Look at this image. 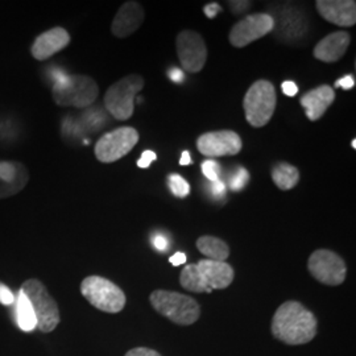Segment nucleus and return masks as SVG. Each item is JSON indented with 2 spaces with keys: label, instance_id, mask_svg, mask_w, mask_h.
<instances>
[{
  "label": "nucleus",
  "instance_id": "18",
  "mask_svg": "<svg viewBox=\"0 0 356 356\" xmlns=\"http://www.w3.org/2000/svg\"><path fill=\"white\" fill-rule=\"evenodd\" d=\"M335 101V91L327 85H322L319 88L310 90L302 95L301 106L305 108V114L309 120L316 122L321 119L327 108Z\"/></svg>",
  "mask_w": 356,
  "mask_h": 356
},
{
  "label": "nucleus",
  "instance_id": "24",
  "mask_svg": "<svg viewBox=\"0 0 356 356\" xmlns=\"http://www.w3.org/2000/svg\"><path fill=\"white\" fill-rule=\"evenodd\" d=\"M202 173L204 177L207 178L210 182H214L216 179H219L220 176V165L219 163H216L214 160H206L202 163Z\"/></svg>",
  "mask_w": 356,
  "mask_h": 356
},
{
  "label": "nucleus",
  "instance_id": "32",
  "mask_svg": "<svg viewBox=\"0 0 356 356\" xmlns=\"http://www.w3.org/2000/svg\"><path fill=\"white\" fill-rule=\"evenodd\" d=\"M231 4V10L235 13H242L250 8L251 1H229Z\"/></svg>",
  "mask_w": 356,
  "mask_h": 356
},
{
  "label": "nucleus",
  "instance_id": "5",
  "mask_svg": "<svg viewBox=\"0 0 356 356\" xmlns=\"http://www.w3.org/2000/svg\"><path fill=\"white\" fill-rule=\"evenodd\" d=\"M97 82L88 76H66L54 82L53 98L58 106L85 108L98 98Z\"/></svg>",
  "mask_w": 356,
  "mask_h": 356
},
{
  "label": "nucleus",
  "instance_id": "33",
  "mask_svg": "<svg viewBox=\"0 0 356 356\" xmlns=\"http://www.w3.org/2000/svg\"><path fill=\"white\" fill-rule=\"evenodd\" d=\"M204 13H206V16L209 17V19H213V17H216V13H220L222 11V7L219 6V4H216V3H213V4H209V6H206L204 7Z\"/></svg>",
  "mask_w": 356,
  "mask_h": 356
},
{
  "label": "nucleus",
  "instance_id": "3",
  "mask_svg": "<svg viewBox=\"0 0 356 356\" xmlns=\"http://www.w3.org/2000/svg\"><path fill=\"white\" fill-rule=\"evenodd\" d=\"M153 309L179 326H191L201 317V307L191 296L157 289L149 296Z\"/></svg>",
  "mask_w": 356,
  "mask_h": 356
},
{
  "label": "nucleus",
  "instance_id": "17",
  "mask_svg": "<svg viewBox=\"0 0 356 356\" xmlns=\"http://www.w3.org/2000/svg\"><path fill=\"white\" fill-rule=\"evenodd\" d=\"M351 38L347 32L338 31L322 38L314 48V57L326 64H332L339 61L350 47Z\"/></svg>",
  "mask_w": 356,
  "mask_h": 356
},
{
  "label": "nucleus",
  "instance_id": "13",
  "mask_svg": "<svg viewBox=\"0 0 356 356\" xmlns=\"http://www.w3.org/2000/svg\"><path fill=\"white\" fill-rule=\"evenodd\" d=\"M197 148L204 156H235L242 151L243 143L241 136L234 131H213L198 138Z\"/></svg>",
  "mask_w": 356,
  "mask_h": 356
},
{
  "label": "nucleus",
  "instance_id": "35",
  "mask_svg": "<svg viewBox=\"0 0 356 356\" xmlns=\"http://www.w3.org/2000/svg\"><path fill=\"white\" fill-rule=\"evenodd\" d=\"M169 76H170V79L173 81V82H182L184 81V78H185V74H184V72L181 70V69H178V67H173L170 72H169Z\"/></svg>",
  "mask_w": 356,
  "mask_h": 356
},
{
  "label": "nucleus",
  "instance_id": "28",
  "mask_svg": "<svg viewBox=\"0 0 356 356\" xmlns=\"http://www.w3.org/2000/svg\"><path fill=\"white\" fill-rule=\"evenodd\" d=\"M124 356H161L157 351H154L152 348H147V347H136L129 350Z\"/></svg>",
  "mask_w": 356,
  "mask_h": 356
},
{
  "label": "nucleus",
  "instance_id": "20",
  "mask_svg": "<svg viewBox=\"0 0 356 356\" xmlns=\"http://www.w3.org/2000/svg\"><path fill=\"white\" fill-rule=\"evenodd\" d=\"M16 321L19 327L26 332H31L38 327V319L29 300L24 293L19 292L16 301Z\"/></svg>",
  "mask_w": 356,
  "mask_h": 356
},
{
  "label": "nucleus",
  "instance_id": "14",
  "mask_svg": "<svg viewBox=\"0 0 356 356\" xmlns=\"http://www.w3.org/2000/svg\"><path fill=\"white\" fill-rule=\"evenodd\" d=\"M316 8L331 24L354 26L356 24V1L354 0H318Z\"/></svg>",
  "mask_w": 356,
  "mask_h": 356
},
{
  "label": "nucleus",
  "instance_id": "25",
  "mask_svg": "<svg viewBox=\"0 0 356 356\" xmlns=\"http://www.w3.org/2000/svg\"><path fill=\"white\" fill-rule=\"evenodd\" d=\"M156 160H157V154L156 153L153 152V151H144L143 154H141L140 160L138 161V166L143 168V169H147Z\"/></svg>",
  "mask_w": 356,
  "mask_h": 356
},
{
  "label": "nucleus",
  "instance_id": "15",
  "mask_svg": "<svg viewBox=\"0 0 356 356\" xmlns=\"http://www.w3.org/2000/svg\"><path fill=\"white\" fill-rule=\"evenodd\" d=\"M144 22V10L138 1H126L116 13L111 26L115 38H126L135 33Z\"/></svg>",
  "mask_w": 356,
  "mask_h": 356
},
{
  "label": "nucleus",
  "instance_id": "27",
  "mask_svg": "<svg viewBox=\"0 0 356 356\" xmlns=\"http://www.w3.org/2000/svg\"><path fill=\"white\" fill-rule=\"evenodd\" d=\"M0 302L6 306L13 305L15 302L13 292L3 284H0Z\"/></svg>",
  "mask_w": 356,
  "mask_h": 356
},
{
  "label": "nucleus",
  "instance_id": "6",
  "mask_svg": "<svg viewBox=\"0 0 356 356\" xmlns=\"http://www.w3.org/2000/svg\"><path fill=\"white\" fill-rule=\"evenodd\" d=\"M144 88V78L129 74L111 85L104 95V106L116 120H127L135 110V97Z\"/></svg>",
  "mask_w": 356,
  "mask_h": 356
},
{
  "label": "nucleus",
  "instance_id": "16",
  "mask_svg": "<svg viewBox=\"0 0 356 356\" xmlns=\"http://www.w3.org/2000/svg\"><path fill=\"white\" fill-rule=\"evenodd\" d=\"M69 42L70 35L67 33V31L61 26H56L44 32L35 40L31 48V53L38 61H44L51 58L53 54L65 49L69 45Z\"/></svg>",
  "mask_w": 356,
  "mask_h": 356
},
{
  "label": "nucleus",
  "instance_id": "22",
  "mask_svg": "<svg viewBox=\"0 0 356 356\" xmlns=\"http://www.w3.org/2000/svg\"><path fill=\"white\" fill-rule=\"evenodd\" d=\"M168 185H169V189L170 191L178 197V198H186L191 193V185L189 182L179 176V175H169L168 177Z\"/></svg>",
  "mask_w": 356,
  "mask_h": 356
},
{
  "label": "nucleus",
  "instance_id": "21",
  "mask_svg": "<svg viewBox=\"0 0 356 356\" xmlns=\"http://www.w3.org/2000/svg\"><path fill=\"white\" fill-rule=\"evenodd\" d=\"M272 179L281 191H291L300 182V172L296 166L280 163L273 168Z\"/></svg>",
  "mask_w": 356,
  "mask_h": 356
},
{
  "label": "nucleus",
  "instance_id": "12",
  "mask_svg": "<svg viewBox=\"0 0 356 356\" xmlns=\"http://www.w3.org/2000/svg\"><path fill=\"white\" fill-rule=\"evenodd\" d=\"M178 58L188 73H200L207 60L204 38L194 31H182L176 41Z\"/></svg>",
  "mask_w": 356,
  "mask_h": 356
},
{
  "label": "nucleus",
  "instance_id": "4",
  "mask_svg": "<svg viewBox=\"0 0 356 356\" xmlns=\"http://www.w3.org/2000/svg\"><path fill=\"white\" fill-rule=\"evenodd\" d=\"M276 89L267 79L256 81L243 99L247 122L254 128L267 126L276 110Z\"/></svg>",
  "mask_w": 356,
  "mask_h": 356
},
{
  "label": "nucleus",
  "instance_id": "10",
  "mask_svg": "<svg viewBox=\"0 0 356 356\" xmlns=\"http://www.w3.org/2000/svg\"><path fill=\"white\" fill-rule=\"evenodd\" d=\"M307 269L316 280L329 286L343 284L347 275L343 259L329 250H317L310 254Z\"/></svg>",
  "mask_w": 356,
  "mask_h": 356
},
{
  "label": "nucleus",
  "instance_id": "7",
  "mask_svg": "<svg viewBox=\"0 0 356 356\" xmlns=\"http://www.w3.org/2000/svg\"><path fill=\"white\" fill-rule=\"evenodd\" d=\"M81 293L91 305L104 313H119L126 306V294L111 282L101 276H90L82 281Z\"/></svg>",
  "mask_w": 356,
  "mask_h": 356
},
{
  "label": "nucleus",
  "instance_id": "30",
  "mask_svg": "<svg viewBox=\"0 0 356 356\" xmlns=\"http://www.w3.org/2000/svg\"><path fill=\"white\" fill-rule=\"evenodd\" d=\"M354 85H355V79L353 76H343L342 79L335 82V88H342L343 90L353 89Z\"/></svg>",
  "mask_w": 356,
  "mask_h": 356
},
{
  "label": "nucleus",
  "instance_id": "37",
  "mask_svg": "<svg viewBox=\"0 0 356 356\" xmlns=\"http://www.w3.org/2000/svg\"><path fill=\"white\" fill-rule=\"evenodd\" d=\"M355 143H356V140H355V139H354V140H353V148H354V149H355V148H356Z\"/></svg>",
  "mask_w": 356,
  "mask_h": 356
},
{
  "label": "nucleus",
  "instance_id": "19",
  "mask_svg": "<svg viewBox=\"0 0 356 356\" xmlns=\"http://www.w3.org/2000/svg\"><path fill=\"white\" fill-rule=\"evenodd\" d=\"M197 248H198V251L204 254V256H206L209 260L226 261V259H229V244L226 242H223V241L219 239V238H216V236L204 235V236L198 238V241H197Z\"/></svg>",
  "mask_w": 356,
  "mask_h": 356
},
{
  "label": "nucleus",
  "instance_id": "31",
  "mask_svg": "<svg viewBox=\"0 0 356 356\" xmlns=\"http://www.w3.org/2000/svg\"><path fill=\"white\" fill-rule=\"evenodd\" d=\"M281 89L282 92L288 97H294L297 92H298V86L292 82V81H285L282 85H281Z\"/></svg>",
  "mask_w": 356,
  "mask_h": 356
},
{
  "label": "nucleus",
  "instance_id": "26",
  "mask_svg": "<svg viewBox=\"0 0 356 356\" xmlns=\"http://www.w3.org/2000/svg\"><path fill=\"white\" fill-rule=\"evenodd\" d=\"M210 191H211V194H213L216 198H222V197L226 195V185H225V182L220 181V178H219V179H216V181L210 184Z\"/></svg>",
  "mask_w": 356,
  "mask_h": 356
},
{
  "label": "nucleus",
  "instance_id": "9",
  "mask_svg": "<svg viewBox=\"0 0 356 356\" xmlns=\"http://www.w3.org/2000/svg\"><path fill=\"white\" fill-rule=\"evenodd\" d=\"M138 141L139 132L135 128H116L103 135L95 144V156L101 163L111 164L131 152Z\"/></svg>",
  "mask_w": 356,
  "mask_h": 356
},
{
  "label": "nucleus",
  "instance_id": "1",
  "mask_svg": "<svg viewBox=\"0 0 356 356\" xmlns=\"http://www.w3.org/2000/svg\"><path fill=\"white\" fill-rule=\"evenodd\" d=\"M318 321L305 306L286 301L276 310L272 319V334L289 346L309 343L317 335Z\"/></svg>",
  "mask_w": 356,
  "mask_h": 356
},
{
  "label": "nucleus",
  "instance_id": "23",
  "mask_svg": "<svg viewBox=\"0 0 356 356\" xmlns=\"http://www.w3.org/2000/svg\"><path fill=\"white\" fill-rule=\"evenodd\" d=\"M248 178H250L248 170L243 166H239L236 169V172L234 173V176L229 179V188L234 191H242L243 188L247 185Z\"/></svg>",
  "mask_w": 356,
  "mask_h": 356
},
{
  "label": "nucleus",
  "instance_id": "36",
  "mask_svg": "<svg viewBox=\"0 0 356 356\" xmlns=\"http://www.w3.org/2000/svg\"><path fill=\"white\" fill-rule=\"evenodd\" d=\"M191 163V157L189 152H188V151L182 152V154H181V159H179V165H189Z\"/></svg>",
  "mask_w": 356,
  "mask_h": 356
},
{
  "label": "nucleus",
  "instance_id": "29",
  "mask_svg": "<svg viewBox=\"0 0 356 356\" xmlns=\"http://www.w3.org/2000/svg\"><path fill=\"white\" fill-rule=\"evenodd\" d=\"M152 243L153 247H154L157 251L165 252L166 250H168V247H169L168 239H166L165 236H163V235H156V236H153Z\"/></svg>",
  "mask_w": 356,
  "mask_h": 356
},
{
  "label": "nucleus",
  "instance_id": "11",
  "mask_svg": "<svg viewBox=\"0 0 356 356\" xmlns=\"http://www.w3.org/2000/svg\"><path fill=\"white\" fill-rule=\"evenodd\" d=\"M276 28V22L269 13H254L245 16L232 26L229 42L235 48H244L259 38H264Z\"/></svg>",
  "mask_w": 356,
  "mask_h": 356
},
{
  "label": "nucleus",
  "instance_id": "34",
  "mask_svg": "<svg viewBox=\"0 0 356 356\" xmlns=\"http://www.w3.org/2000/svg\"><path fill=\"white\" fill-rule=\"evenodd\" d=\"M169 261H170V264H173L175 267L182 266V264L186 263V254H184V252H176V254H173V256L169 259Z\"/></svg>",
  "mask_w": 356,
  "mask_h": 356
},
{
  "label": "nucleus",
  "instance_id": "8",
  "mask_svg": "<svg viewBox=\"0 0 356 356\" xmlns=\"http://www.w3.org/2000/svg\"><path fill=\"white\" fill-rule=\"evenodd\" d=\"M22 292L29 300L35 316L38 319V330L42 332H51L60 323V310L56 301L47 291L45 285L36 279L26 280L22 285Z\"/></svg>",
  "mask_w": 356,
  "mask_h": 356
},
{
  "label": "nucleus",
  "instance_id": "2",
  "mask_svg": "<svg viewBox=\"0 0 356 356\" xmlns=\"http://www.w3.org/2000/svg\"><path fill=\"white\" fill-rule=\"evenodd\" d=\"M234 276V269L229 263L204 259L182 269L179 284L189 292L211 293L214 289L229 286Z\"/></svg>",
  "mask_w": 356,
  "mask_h": 356
}]
</instances>
